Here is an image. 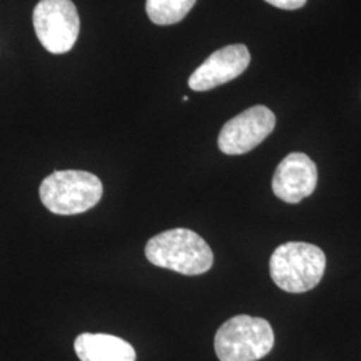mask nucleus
<instances>
[{
  "label": "nucleus",
  "mask_w": 361,
  "mask_h": 361,
  "mask_svg": "<svg viewBox=\"0 0 361 361\" xmlns=\"http://www.w3.org/2000/svg\"><path fill=\"white\" fill-rule=\"evenodd\" d=\"M145 255L155 267L185 276L207 273L214 262L213 252L207 241L200 234L183 228L152 237L146 244Z\"/></svg>",
  "instance_id": "1"
},
{
  "label": "nucleus",
  "mask_w": 361,
  "mask_h": 361,
  "mask_svg": "<svg viewBox=\"0 0 361 361\" xmlns=\"http://www.w3.org/2000/svg\"><path fill=\"white\" fill-rule=\"evenodd\" d=\"M40 201L54 214L74 216L95 207L102 195L101 180L83 170H56L39 188Z\"/></svg>",
  "instance_id": "2"
},
{
  "label": "nucleus",
  "mask_w": 361,
  "mask_h": 361,
  "mask_svg": "<svg viewBox=\"0 0 361 361\" xmlns=\"http://www.w3.org/2000/svg\"><path fill=\"white\" fill-rule=\"evenodd\" d=\"M326 258L319 246L286 243L279 246L269 261L273 283L288 293H304L320 284Z\"/></svg>",
  "instance_id": "3"
},
{
  "label": "nucleus",
  "mask_w": 361,
  "mask_h": 361,
  "mask_svg": "<svg viewBox=\"0 0 361 361\" xmlns=\"http://www.w3.org/2000/svg\"><path fill=\"white\" fill-rule=\"evenodd\" d=\"M274 345V332L265 319L234 316L219 326L214 349L219 361H257Z\"/></svg>",
  "instance_id": "4"
},
{
  "label": "nucleus",
  "mask_w": 361,
  "mask_h": 361,
  "mask_svg": "<svg viewBox=\"0 0 361 361\" xmlns=\"http://www.w3.org/2000/svg\"><path fill=\"white\" fill-rule=\"evenodd\" d=\"M32 23L42 46L51 54L70 51L79 35L80 20L71 0H40Z\"/></svg>",
  "instance_id": "5"
},
{
  "label": "nucleus",
  "mask_w": 361,
  "mask_h": 361,
  "mask_svg": "<svg viewBox=\"0 0 361 361\" xmlns=\"http://www.w3.org/2000/svg\"><path fill=\"white\" fill-rule=\"evenodd\" d=\"M276 128V116L267 106L249 107L228 121L219 131V147L224 154L241 155L265 141Z\"/></svg>",
  "instance_id": "6"
},
{
  "label": "nucleus",
  "mask_w": 361,
  "mask_h": 361,
  "mask_svg": "<svg viewBox=\"0 0 361 361\" xmlns=\"http://www.w3.org/2000/svg\"><path fill=\"white\" fill-rule=\"evenodd\" d=\"M317 180V166L310 157L304 153H290L276 169L271 189L277 198L295 205L314 192Z\"/></svg>",
  "instance_id": "7"
},
{
  "label": "nucleus",
  "mask_w": 361,
  "mask_h": 361,
  "mask_svg": "<svg viewBox=\"0 0 361 361\" xmlns=\"http://www.w3.org/2000/svg\"><path fill=\"white\" fill-rule=\"evenodd\" d=\"M250 63L245 44H231L213 52L189 78L193 91H209L240 77Z\"/></svg>",
  "instance_id": "8"
},
{
  "label": "nucleus",
  "mask_w": 361,
  "mask_h": 361,
  "mask_svg": "<svg viewBox=\"0 0 361 361\" xmlns=\"http://www.w3.org/2000/svg\"><path fill=\"white\" fill-rule=\"evenodd\" d=\"M74 349L80 361H137L131 344L106 334H82L78 336Z\"/></svg>",
  "instance_id": "9"
},
{
  "label": "nucleus",
  "mask_w": 361,
  "mask_h": 361,
  "mask_svg": "<svg viewBox=\"0 0 361 361\" xmlns=\"http://www.w3.org/2000/svg\"><path fill=\"white\" fill-rule=\"evenodd\" d=\"M197 0H146V13L158 26L180 23L190 13Z\"/></svg>",
  "instance_id": "10"
},
{
  "label": "nucleus",
  "mask_w": 361,
  "mask_h": 361,
  "mask_svg": "<svg viewBox=\"0 0 361 361\" xmlns=\"http://www.w3.org/2000/svg\"><path fill=\"white\" fill-rule=\"evenodd\" d=\"M265 1L277 8L292 11V10H298V8L304 7L308 0H265Z\"/></svg>",
  "instance_id": "11"
},
{
  "label": "nucleus",
  "mask_w": 361,
  "mask_h": 361,
  "mask_svg": "<svg viewBox=\"0 0 361 361\" xmlns=\"http://www.w3.org/2000/svg\"><path fill=\"white\" fill-rule=\"evenodd\" d=\"M183 102H186V101H189V97H183V99H182Z\"/></svg>",
  "instance_id": "12"
}]
</instances>
